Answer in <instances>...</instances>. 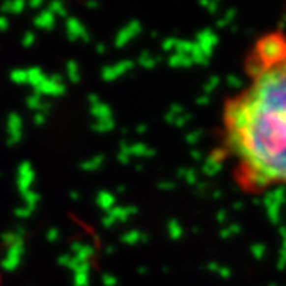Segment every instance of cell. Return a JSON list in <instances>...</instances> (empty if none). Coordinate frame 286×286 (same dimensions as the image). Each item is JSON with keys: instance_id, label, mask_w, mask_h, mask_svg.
<instances>
[{"instance_id": "cell-1", "label": "cell", "mask_w": 286, "mask_h": 286, "mask_svg": "<svg viewBox=\"0 0 286 286\" xmlns=\"http://www.w3.org/2000/svg\"><path fill=\"white\" fill-rule=\"evenodd\" d=\"M223 149L247 193L286 189V32H265L245 60V85L224 102Z\"/></svg>"}]
</instances>
